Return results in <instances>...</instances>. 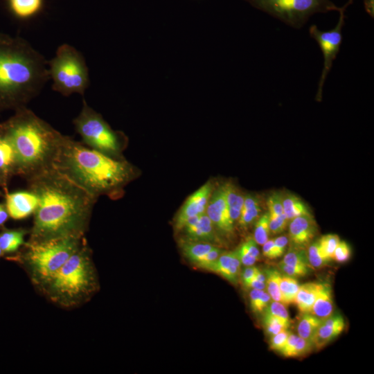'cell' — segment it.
<instances>
[{"mask_svg": "<svg viewBox=\"0 0 374 374\" xmlns=\"http://www.w3.org/2000/svg\"><path fill=\"white\" fill-rule=\"evenodd\" d=\"M27 181L38 199L29 242L84 237L97 197L55 167Z\"/></svg>", "mask_w": 374, "mask_h": 374, "instance_id": "1", "label": "cell"}, {"mask_svg": "<svg viewBox=\"0 0 374 374\" xmlns=\"http://www.w3.org/2000/svg\"><path fill=\"white\" fill-rule=\"evenodd\" d=\"M47 64L23 38L0 33V112L26 107L50 80Z\"/></svg>", "mask_w": 374, "mask_h": 374, "instance_id": "2", "label": "cell"}, {"mask_svg": "<svg viewBox=\"0 0 374 374\" xmlns=\"http://www.w3.org/2000/svg\"><path fill=\"white\" fill-rule=\"evenodd\" d=\"M0 123V134L14 148L16 175L26 180L55 168L64 136L26 107Z\"/></svg>", "mask_w": 374, "mask_h": 374, "instance_id": "3", "label": "cell"}, {"mask_svg": "<svg viewBox=\"0 0 374 374\" xmlns=\"http://www.w3.org/2000/svg\"><path fill=\"white\" fill-rule=\"evenodd\" d=\"M55 167L96 197L120 190L133 176L126 161L64 136Z\"/></svg>", "mask_w": 374, "mask_h": 374, "instance_id": "4", "label": "cell"}, {"mask_svg": "<svg viewBox=\"0 0 374 374\" xmlns=\"http://www.w3.org/2000/svg\"><path fill=\"white\" fill-rule=\"evenodd\" d=\"M96 285L94 267L84 240L45 287L53 301L70 306L89 296Z\"/></svg>", "mask_w": 374, "mask_h": 374, "instance_id": "5", "label": "cell"}, {"mask_svg": "<svg viewBox=\"0 0 374 374\" xmlns=\"http://www.w3.org/2000/svg\"><path fill=\"white\" fill-rule=\"evenodd\" d=\"M84 240V237H66L25 242L24 261L35 282L45 286Z\"/></svg>", "mask_w": 374, "mask_h": 374, "instance_id": "6", "label": "cell"}, {"mask_svg": "<svg viewBox=\"0 0 374 374\" xmlns=\"http://www.w3.org/2000/svg\"><path fill=\"white\" fill-rule=\"evenodd\" d=\"M48 65L54 91L65 96L84 94L89 83L88 68L84 57L74 47L67 44L60 46Z\"/></svg>", "mask_w": 374, "mask_h": 374, "instance_id": "7", "label": "cell"}, {"mask_svg": "<svg viewBox=\"0 0 374 374\" xmlns=\"http://www.w3.org/2000/svg\"><path fill=\"white\" fill-rule=\"evenodd\" d=\"M254 8L278 19L287 26L299 29L317 13L339 12L331 0H245Z\"/></svg>", "mask_w": 374, "mask_h": 374, "instance_id": "8", "label": "cell"}, {"mask_svg": "<svg viewBox=\"0 0 374 374\" xmlns=\"http://www.w3.org/2000/svg\"><path fill=\"white\" fill-rule=\"evenodd\" d=\"M73 125L84 143L91 148L114 158L118 156L122 144L120 133L113 130L85 100Z\"/></svg>", "mask_w": 374, "mask_h": 374, "instance_id": "9", "label": "cell"}, {"mask_svg": "<svg viewBox=\"0 0 374 374\" xmlns=\"http://www.w3.org/2000/svg\"><path fill=\"white\" fill-rule=\"evenodd\" d=\"M349 5L346 3L339 12V20L336 26L326 31L321 30L313 24L309 28L310 36L319 44L323 57V69L318 84L317 100L322 98L323 88L327 76L330 71L333 62L338 55L342 42V29L345 24V11Z\"/></svg>", "mask_w": 374, "mask_h": 374, "instance_id": "10", "label": "cell"}, {"mask_svg": "<svg viewBox=\"0 0 374 374\" xmlns=\"http://www.w3.org/2000/svg\"><path fill=\"white\" fill-rule=\"evenodd\" d=\"M206 213L220 234L226 236L233 235L234 223L230 217L224 185L213 190Z\"/></svg>", "mask_w": 374, "mask_h": 374, "instance_id": "11", "label": "cell"}, {"mask_svg": "<svg viewBox=\"0 0 374 374\" xmlns=\"http://www.w3.org/2000/svg\"><path fill=\"white\" fill-rule=\"evenodd\" d=\"M213 190L212 183L208 181L188 197L175 218L176 230H181L190 219L206 212Z\"/></svg>", "mask_w": 374, "mask_h": 374, "instance_id": "12", "label": "cell"}, {"mask_svg": "<svg viewBox=\"0 0 374 374\" xmlns=\"http://www.w3.org/2000/svg\"><path fill=\"white\" fill-rule=\"evenodd\" d=\"M181 230L184 231L188 241L203 242L213 244H222L220 233L206 212L190 219Z\"/></svg>", "mask_w": 374, "mask_h": 374, "instance_id": "13", "label": "cell"}, {"mask_svg": "<svg viewBox=\"0 0 374 374\" xmlns=\"http://www.w3.org/2000/svg\"><path fill=\"white\" fill-rule=\"evenodd\" d=\"M317 233V225L312 215H303L290 221V247L306 249Z\"/></svg>", "mask_w": 374, "mask_h": 374, "instance_id": "14", "label": "cell"}, {"mask_svg": "<svg viewBox=\"0 0 374 374\" xmlns=\"http://www.w3.org/2000/svg\"><path fill=\"white\" fill-rule=\"evenodd\" d=\"M6 206L9 216L22 220L33 214L38 204L37 196L30 190L5 192Z\"/></svg>", "mask_w": 374, "mask_h": 374, "instance_id": "15", "label": "cell"}, {"mask_svg": "<svg viewBox=\"0 0 374 374\" xmlns=\"http://www.w3.org/2000/svg\"><path fill=\"white\" fill-rule=\"evenodd\" d=\"M345 327L343 317L339 314H332L321 321L312 339L313 347L321 349L333 339L339 336Z\"/></svg>", "mask_w": 374, "mask_h": 374, "instance_id": "16", "label": "cell"}, {"mask_svg": "<svg viewBox=\"0 0 374 374\" xmlns=\"http://www.w3.org/2000/svg\"><path fill=\"white\" fill-rule=\"evenodd\" d=\"M241 262L235 250L223 252L213 264L211 271L218 274L233 284H237L240 274Z\"/></svg>", "mask_w": 374, "mask_h": 374, "instance_id": "17", "label": "cell"}, {"mask_svg": "<svg viewBox=\"0 0 374 374\" xmlns=\"http://www.w3.org/2000/svg\"><path fill=\"white\" fill-rule=\"evenodd\" d=\"M16 175V155L10 143L0 134V183L5 192L10 178Z\"/></svg>", "mask_w": 374, "mask_h": 374, "instance_id": "18", "label": "cell"}, {"mask_svg": "<svg viewBox=\"0 0 374 374\" xmlns=\"http://www.w3.org/2000/svg\"><path fill=\"white\" fill-rule=\"evenodd\" d=\"M333 310L332 287L330 284L323 283L309 313L322 321L331 316Z\"/></svg>", "mask_w": 374, "mask_h": 374, "instance_id": "19", "label": "cell"}, {"mask_svg": "<svg viewBox=\"0 0 374 374\" xmlns=\"http://www.w3.org/2000/svg\"><path fill=\"white\" fill-rule=\"evenodd\" d=\"M323 283L309 282L299 286L294 303L301 313L310 312Z\"/></svg>", "mask_w": 374, "mask_h": 374, "instance_id": "20", "label": "cell"}, {"mask_svg": "<svg viewBox=\"0 0 374 374\" xmlns=\"http://www.w3.org/2000/svg\"><path fill=\"white\" fill-rule=\"evenodd\" d=\"M223 185L230 217L235 224L240 216L244 195L237 186L231 182Z\"/></svg>", "mask_w": 374, "mask_h": 374, "instance_id": "21", "label": "cell"}, {"mask_svg": "<svg viewBox=\"0 0 374 374\" xmlns=\"http://www.w3.org/2000/svg\"><path fill=\"white\" fill-rule=\"evenodd\" d=\"M26 233L23 229L3 230L0 233V248L3 253H14L24 245Z\"/></svg>", "mask_w": 374, "mask_h": 374, "instance_id": "22", "label": "cell"}, {"mask_svg": "<svg viewBox=\"0 0 374 374\" xmlns=\"http://www.w3.org/2000/svg\"><path fill=\"white\" fill-rule=\"evenodd\" d=\"M283 213L289 222L301 215H312L306 204L295 195L286 193L283 194Z\"/></svg>", "mask_w": 374, "mask_h": 374, "instance_id": "23", "label": "cell"}, {"mask_svg": "<svg viewBox=\"0 0 374 374\" xmlns=\"http://www.w3.org/2000/svg\"><path fill=\"white\" fill-rule=\"evenodd\" d=\"M216 246L208 242L186 240L182 242L181 250L184 256L196 265L206 253Z\"/></svg>", "mask_w": 374, "mask_h": 374, "instance_id": "24", "label": "cell"}, {"mask_svg": "<svg viewBox=\"0 0 374 374\" xmlns=\"http://www.w3.org/2000/svg\"><path fill=\"white\" fill-rule=\"evenodd\" d=\"M321 323V320L307 312L302 313L296 326L298 335L305 339L312 341L316 330Z\"/></svg>", "mask_w": 374, "mask_h": 374, "instance_id": "25", "label": "cell"}, {"mask_svg": "<svg viewBox=\"0 0 374 374\" xmlns=\"http://www.w3.org/2000/svg\"><path fill=\"white\" fill-rule=\"evenodd\" d=\"M9 3L15 15L20 18H27L39 11L42 0H9Z\"/></svg>", "mask_w": 374, "mask_h": 374, "instance_id": "26", "label": "cell"}, {"mask_svg": "<svg viewBox=\"0 0 374 374\" xmlns=\"http://www.w3.org/2000/svg\"><path fill=\"white\" fill-rule=\"evenodd\" d=\"M299 286L296 278L281 274L279 288L281 301L284 305H288L294 303Z\"/></svg>", "mask_w": 374, "mask_h": 374, "instance_id": "27", "label": "cell"}, {"mask_svg": "<svg viewBox=\"0 0 374 374\" xmlns=\"http://www.w3.org/2000/svg\"><path fill=\"white\" fill-rule=\"evenodd\" d=\"M308 262L312 268L319 269L328 265L331 260L323 253L319 240H312L306 248Z\"/></svg>", "mask_w": 374, "mask_h": 374, "instance_id": "28", "label": "cell"}, {"mask_svg": "<svg viewBox=\"0 0 374 374\" xmlns=\"http://www.w3.org/2000/svg\"><path fill=\"white\" fill-rule=\"evenodd\" d=\"M266 276V289L271 300L281 302L279 282L281 274L276 269H267L265 272Z\"/></svg>", "mask_w": 374, "mask_h": 374, "instance_id": "29", "label": "cell"}, {"mask_svg": "<svg viewBox=\"0 0 374 374\" xmlns=\"http://www.w3.org/2000/svg\"><path fill=\"white\" fill-rule=\"evenodd\" d=\"M270 216L267 212L259 216L255 224L253 240L259 245H262L269 240Z\"/></svg>", "mask_w": 374, "mask_h": 374, "instance_id": "30", "label": "cell"}, {"mask_svg": "<svg viewBox=\"0 0 374 374\" xmlns=\"http://www.w3.org/2000/svg\"><path fill=\"white\" fill-rule=\"evenodd\" d=\"M280 263L292 266H305L312 268L307 256L306 249L290 247Z\"/></svg>", "mask_w": 374, "mask_h": 374, "instance_id": "31", "label": "cell"}, {"mask_svg": "<svg viewBox=\"0 0 374 374\" xmlns=\"http://www.w3.org/2000/svg\"><path fill=\"white\" fill-rule=\"evenodd\" d=\"M262 324L266 333L269 336L287 330L290 327L284 321L266 311L262 312Z\"/></svg>", "mask_w": 374, "mask_h": 374, "instance_id": "32", "label": "cell"}, {"mask_svg": "<svg viewBox=\"0 0 374 374\" xmlns=\"http://www.w3.org/2000/svg\"><path fill=\"white\" fill-rule=\"evenodd\" d=\"M260 212V204L242 209L240 216L238 220V225L242 229H246L258 218Z\"/></svg>", "mask_w": 374, "mask_h": 374, "instance_id": "33", "label": "cell"}, {"mask_svg": "<svg viewBox=\"0 0 374 374\" xmlns=\"http://www.w3.org/2000/svg\"><path fill=\"white\" fill-rule=\"evenodd\" d=\"M318 240L323 253L332 260L334 251L340 242L339 237L337 234L329 233L321 236Z\"/></svg>", "mask_w": 374, "mask_h": 374, "instance_id": "34", "label": "cell"}, {"mask_svg": "<svg viewBox=\"0 0 374 374\" xmlns=\"http://www.w3.org/2000/svg\"><path fill=\"white\" fill-rule=\"evenodd\" d=\"M264 311L267 312L270 314L277 317L290 326L291 321L289 313L286 308V305L283 303L271 300Z\"/></svg>", "mask_w": 374, "mask_h": 374, "instance_id": "35", "label": "cell"}, {"mask_svg": "<svg viewBox=\"0 0 374 374\" xmlns=\"http://www.w3.org/2000/svg\"><path fill=\"white\" fill-rule=\"evenodd\" d=\"M267 206L270 217H274L283 213V193H272L267 198Z\"/></svg>", "mask_w": 374, "mask_h": 374, "instance_id": "36", "label": "cell"}, {"mask_svg": "<svg viewBox=\"0 0 374 374\" xmlns=\"http://www.w3.org/2000/svg\"><path fill=\"white\" fill-rule=\"evenodd\" d=\"M278 271L283 275L292 278H301L307 276L310 272V267L305 266H292L279 262Z\"/></svg>", "mask_w": 374, "mask_h": 374, "instance_id": "37", "label": "cell"}, {"mask_svg": "<svg viewBox=\"0 0 374 374\" xmlns=\"http://www.w3.org/2000/svg\"><path fill=\"white\" fill-rule=\"evenodd\" d=\"M223 252L224 251L220 247L216 246L206 253L196 265L198 267L210 271L213 264Z\"/></svg>", "mask_w": 374, "mask_h": 374, "instance_id": "38", "label": "cell"}, {"mask_svg": "<svg viewBox=\"0 0 374 374\" xmlns=\"http://www.w3.org/2000/svg\"><path fill=\"white\" fill-rule=\"evenodd\" d=\"M289 220L284 213L269 220V232L271 235H277L283 233L287 228Z\"/></svg>", "mask_w": 374, "mask_h": 374, "instance_id": "39", "label": "cell"}, {"mask_svg": "<svg viewBox=\"0 0 374 374\" xmlns=\"http://www.w3.org/2000/svg\"><path fill=\"white\" fill-rule=\"evenodd\" d=\"M350 256L351 249L348 244L345 241H340L334 251L332 260L343 263L348 261Z\"/></svg>", "mask_w": 374, "mask_h": 374, "instance_id": "40", "label": "cell"}, {"mask_svg": "<svg viewBox=\"0 0 374 374\" xmlns=\"http://www.w3.org/2000/svg\"><path fill=\"white\" fill-rule=\"evenodd\" d=\"M312 348L314 347L312 341L300 337L299 340L290 351L288 357H296L304 355L310 353Z\"/></svg>", "mask_w": 374, "mask_h": 374, "instance_id": "41", "label": "cell"}, {"mask_svg": "<svg viewBox=\"0 0 374 374\" xmlns=\"http://www.w3.org/2000/svg\"><path fill=\"white\" fill-rule=\"evenodd\" d=\"M291 333L287 329L270 336L269 345L272 350L280 352Z\"/></svg>", "mask_w": 374, "mask_h": 374, "instance_id": "42", "label": "cell"}, {"mask_svg": "<svg viewBox=\"0 0 374 374\" xmlns=\"http://www.w3.org/2000/svg\"><path fill=\"white\" fill-rule=\"evenodd\" d=\"M273 240L274 259H276L282 256L285 253L287 247L289 244V240L288 237L285 235L278 236Z\"/></svg>", "mask_w": 374, "mask_h": 374, "instance_id": "43", "label": "cell"}, {"mask_svg": "<svg viewBox=\"0 0 374 374\" xmlns=\"http://www.w3.org/2000/svg\"><path fill=\"white\" fill-rule=\"evenodd\" d=\"M235 251L241 262V265L245 267L252 266L257 261L255 258L250 255V253L246 250V249L243 247L242 244L235 250Z\"/></svg>", "mask_w": 374, "mask_h": 374, "instance_id": "44", "label": "cell"}, {"mask_svg": "<svg viewBox=\"0 0 374 374\" xmlns=\"http://www.w3.org/2000/svg\"><path fill=\"white\" fill-rule=\"evenodd\" d=\"M258 269V268L252 265L245 267V268L240 272V278L244 288L247 289L248 284L253 278Z\"/></svg>", "mask_w": 374, "mask_h": 374, "instance_id": "45", "label": "cell"}, {"mask_svg": "<svg viewBox=\"0 0 374 374\" xmlns=\"http://www.w3.org/2000/svg\"><path fill=\"white\" fill-rule=\"evenodd\" d=\"M246 250L255 258L257 261L260 259V253L258 247V244L253 240V238H247L244 242L242 243Z\"/></svg>", "mask_w": 374, "mask_h": 374, "instance_id": "46", "label": "cell"}, {"mask_svg": "<svg viewBox=\"0 0 374 374\" xmlns=\"http://www.w3.org/2000/svg\"><path fill=\"white\" fill-rule=\"evenodd\" d=\"M271 301V299L268 294L267 292L265 290H262L259 299L258 301L255 311L253 313L255 314H260L262 313V312L265 310V309L267 307L270 301Z\"/></svg>", "mask_w": 374, "mask_h": 374, "instance_id": "47", "label": "cell"}, {"mask_svg": "<svg viewBox=\"0 0 374 374\" xmlns=\"http://www.w3.org/2000/svg\"><path fill=\"white\" fill-rule=\"evenodd\" d=\"M273 245L274 240H268L262 244V255L265 258L273 260Z\"/></svg>", "mask_w": 374, "mask_h": 374, "instance_id": "48", "label": "cell"}, {"mask_svg": "<svg viewBox=\"0 0 374 374\" xmlns=\"http://www.w3.org/2000/svg\"><path fill=\"white\" fill-rule=\"evenodd\" d=\"M262 290L251 289L249 293L250 308L254 312L260 295Z\"/></svg>", "mask_w": 374, "mask_h": 374, "instance_id": "49", "label": "cell"}, {"mask_svg": "<svg viewBox=\"0 0 374 374\" xmlns=\"http://www.w3.org/2000/svg\"><path fill=\"white\" fill-rule=\"evenodd\" d=\"M9 217L6 204L0 203V226H2Z\"/></svg>", "mask_w": 374, "mask_h": 374, "instance_id": "50", "label": "cell"}, {"mask_svg": "<svg viewBox=\"0 0 374 374\" xmlns=\"http://www.w3.org/2000/svg\"><path fill=\"white\" fill-rule=\"evenodd\" d=\"M248 288L265 290L266 288V283H262L253 278L248 284L247 289Z\"/></svg>", "mask_w": 374, "mask_h": 374, "instance_id": "51", "label": "cell"}, {"mask_svg": "<svg viewBox=\"0 0 374 374\" xmlns=\"http://www.w3.org/2000/svg\"><path fill=\"white\" fill-rule=\"evenodd\" d=\"M364 6L366 12L372 17H374V0H364Z\"/></svg>", "mask_w": 374, "mask_h": 374, "instance_id": "52", "label": "cell"}, {"mask_svg": "<svg viewBox=\"0 0 374 374\" xmlns=\"http://www.w3.org/2000/svg\"><path fill=\"white\" fill-rule=\"evenodd\" d=\"M353 1L354 0H348V1L346 2L348 5H350L351 3H353Z\"/></svg>", "mask_w": 374, "mask_h": 374, "instance_id": "53", "label": "cell"}, {"mask_svg": "<svg viewBox=\"0 0 374 374\" xmlns=\"http://www.w3.org/2000/svg\"><path fill=\"white\" fill-rule=\"evenodd\" d=\"M3 254V252L2 251V250L0 248V257L2 256Z\"/></svg>", "mask_w": 374, "mask_h": 374, "instance_id": "54", "label": "cell"}, {"mask_svg": "<svg viewBox=\"0 0 374 374\" xmlns=\"http://www.w3.org/2000/svg\"><path fill=\"white\" fill-rule=\"evenodd\" d=\"M0 186H1V183H0ZM0 195H2V193L0 191Z\"/></svg>", "mask_w": 374, "mask_h": 374, "instance_id": "55", "label": "cell"}]
</instances>
